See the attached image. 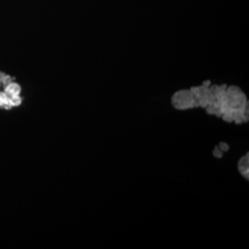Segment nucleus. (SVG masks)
I'll return each instance as SVG.
<instances>
[{
  "instance_id": "39448f33",
  "label": "nucleus",
  "mask_w": 249,
  "mask_h": 249,
  "mask_svg": "<svg viewBox=\"0 0 249 249\" xmlns=\"http://www.w3.org/2000/svg\"><path fill=\"white\" fill-rule=\"evenodd\" d=\"M9 101V96L6 93L0 92V107H4Z\"/></svg>"
},
{
  "instance_id": "423d86ee",
  "label": "nucleus",
  "mask_w": 249,
  "mask_h": 249,
  "mask_svg": "<svg viewBox=\"0 0 249 249\" xmlns=\"http://www.w3.org/2000/svg\"><path fill=\"white\" fill-rule=\"evenodd\" d=\"M213 155L215 157H217V158H222V157H223V152L219 149V147H216V148L214 149Z\"/></svg>"
},
{
  "instance_id": "f257e3e1",
  "label": "nucleus",
  "mask_w": 249,
  "mask_h": 249,
  "mask_svg": "<svg viewBox=\"0 0 249 249\" xmlns=\"http://www.w3.org/2000/svg\"><path fill=\"white\" fill-rule=\"evenodd\" d=\"M172 106L178 110H187L194 108V99L190 89H181L177 91L171 98Z\"/></svg>"
},
{
  "instance_id": "0eeeda50",
  "label": "nucleus",
  "mask_w": 249,
  "mask_h": 249,
  "mask_svg": "<svg viewBox=\"0 0 249 249\" xmlns=\"http://www.w3.org/2000/svg\"><path fill=\"white\" fill-rule=\"evenodd\" d=\"M218 147L223 152L229 151V146H228V144H226L225 142L220 143V145Z\"/></svg>"
},
{
  "instance_id": "f03ea898",
  "label": "nucleus",
  "mask_w": 249,
  "mask_h": 249,
  "mask_svg": "<svg viewBox=\"0 0 249 249\" xmlns=\"http://www.w3.org/2000/svg\"><path fill=\"white\" fill-rule=\"evenodd\" d=\"M249 153H247V155L243 156L238 161V170L240 172L241 175L246 178L247 180H249Z\"/></svg>"
},
{
  "instance_id": "1a4fd4ad",
  "label": "nucleus",
  "mask_w": 249,
  "mask_h": 249,
  "mask_svg": "<svg viewBox=\"0 0 249 249\" xmlns=\"http://www.w3.org/2000/svg\"><path fill=\"white\" fill-rule=\"evenodd\" d=\"M6 75L4 74V73H2V72H0V81H2L3 79H4V77H5Z\"/></svg>"
},
{
  "instance_id": "7ed1b4c3",
  "label": "nucleus",
  "mask_w": 249,
  "mask_h": 249,
  "mask_svg": "<svg viewBox=\"0 0 249 249\" xmlns=\"http://www.w3.org/2000/svg\"><path fill=\"white\" fill-rule=\"evenodd\" d=\"M19 91H20V87L17 83H12L11 82L6 88V94L9 97L14 96V95H18Z\"/></svg>"
},
{
  "instance_id": "6e6552de",
  "label": "nucleus",
  "mask_w": 249,
  "mask_h": 249,
  "mask_svg": "<svg viewBox=\"0 0 249 249\" xmlns=\"http://www.w3.org/2000/svg\"><path fill=\"white\" fill-rule=\"evenodd\" d=\"M2 82H3L6 86H8L9 84L11 83V78H10L9 76H5V77H4V79L2 80Z\"/></svg>"
},
{
  "instance_id": "20e7f679",
  "label": "nucleus",
  "mask_w": 249,
  "mask_h": 249,
  "mask_svg": "<svg viewBox=\"0 0 249 249\" xmlns=\"http://www.w3.org/2000/svg\"><path fill=\"white\" fill-rule=\"evenodd\" d=\"M9 103L12 107H18L21 104V98L18 95H14L9 98Z\"/></svg>"
}]
</instances>
